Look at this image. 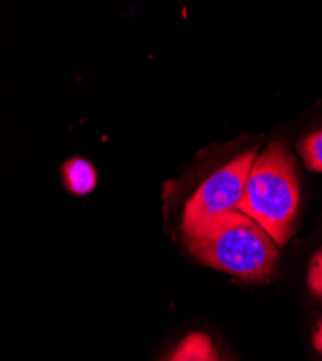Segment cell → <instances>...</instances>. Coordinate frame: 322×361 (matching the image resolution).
<instances>
[{"mask_svg":"<svg viewBox=\"0 0 322 361\" xmlns=\"http://www.w3.org/2000/svg\"><path fill=\"white\" fill-rule=\"evenodd\" d=\"M190 252L204 264L246 282H266L279 260L278 245L239 209L185 234Z\"/></svg>","mask_w":322,"mask_h":361,"instance_id":"6da1fadb","label":"cell"},{"mask_svg":"<svg viewBox=\"0 0 322 361\" xmlns=\"http://www.w3.org/2000/svg\"><path fill=\"white\" fill-rule=\"evenodd\" d=\"M299 198L295 159L285 143L272 142L256 157L237 209L263 227L278 246H285L295 230Z\"/></svg>","mask_w":322,"mask_h":361,"instance_id":"7a4b0ae2","label":"cell"},{"mask_svg":"<svg viewBox=\"0 0 322 361\" xmlns=\"http://www.w3.org/2000/svg\"><path fill=\"white\" fill-rule=\"evenodd\" d=\"M256 157V149L246 150L204 180L185 205L182 217L184 234L214 219L236 212Z\"/></svg>","mask_w":322,"mask_h":361,"instance_id":"3957f363","label":"cell"},{"mask_svg":"<svg viewBox=\"0 0 322 361\" xmlns=\"http://www.w3.org/2000/svg\"><path fill=\"white\" fill-rule=\"evenodd\" d=\"M162 361H231L210 336L206 333H191L175 347Z\"/></svg>","mask_w":322,"mask_h":361,"instance_id":"277c9868","label":"cell"},{"mask_svg":"<svg viewBox=\"0 0 322 361\" xmlns=\"http://www.w3.org/2000/svg\"><path fill=\"white\" fill-rule=\"evenodd\" d=\"M66 185L75 194H85L96 184V171L84 159H73L64 168Z\"/></svg>","mask_w":322,"mask_h":361,"instance_id":"5b68a950","label":"cell"},{"mask_svg":"<svg viewBox=\"0 0 322 361\" xmlns=\"http://www.w3.org/2000/svg\"><path fill=\"white\" fill-rule=\"evenodd\" d=\"M299 152L308 169L322 172V129L302 137Z\"/></svg>","mask_w":322,"mask_h":361,"instance_id":"8992f818","label":"cell"},{"mask_svg":"<svg viewBox=\"0 0 322 361\" xmlns=\"http://www.w3.org/2000/svg\"><path fill=\"white\" fill-rule=\"evenodd\" d=\"M306 283L309 290L322 299V249L315 253L308 267V276Z\"/></svg>","mask_w":322,"mask_h":361,"instance_id":"52a82bcc","label":"cell"},{"mask_svg":"<svg viewBox=\"0 0 322 361\" xmlns=\"http://www.w3.org/2000/svg\"><path fill=\"white\" fill-rule=\"evenodd\" d=\"M314 347L316 348V351L322 354V319L316 325V329L314 333Z\"/></svg>","mask_w":322,"mask_h":361,"instance_id":"ba28073f","label":"cell"}]
</instances>
